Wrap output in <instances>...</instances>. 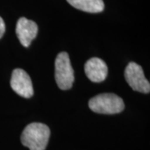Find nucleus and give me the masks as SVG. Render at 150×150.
Instances as JSON below:
<instances>
[{"mask_svg":"<svg viewBox=\"0 0 150 150\" xmlns=\"http://www.w3.org/2000/svg\"><path fill=\"white\" fill-rule=\"evenodd\" d=\"M50 137V129L41 123L28 124L23 131L21 142L29 150H45Z\"/></svg>","mask_w":150,"mask_h":150,"instance_id":"obj_1","label":"nucleus"},{"mask_svg":"<svg viewBox=\"0 0 150 150\" xmlns=\"http://www.w3.org/2000/svg\"><path fill=\"white\" fill-rule=\"evenodd\" d=\"M92 111L102 114H115L124 109L123 99L114 93H101L92 98L88 102Z\"/></svg>","mask_w":150,"mask_h":150,"instance_id":"obj_2","label":"nucleus"},{"mask_svg":"<svg viewBox=\"0 0 150 150\" xmlns=\"http://www.w3.org/2000/svg\"><path fill=\"white\" fill-rule=\"evenodd\" d=\"M55 80L62 90L70 89L74 82V69L66 52L59 53L55 59Z\"/></svg>","mask_w":150,"mask_h":150,"instance_id":"obj_3","label":"nucleus"},{"mask_svg":"<svg viewBox=\"0 0 150 150\" xmlns=\"http://www.w3.org/2000/svg\"><path fill=\"white\" fill-rule=\"evenodd\" d=\"M124 76L127 83L134 91L143 93H149V82L145 78L141 66L137 64L134 62L129 63L125 69Z\"/></svg>","mask_w":150,"mask_h":150,"instance_id":"obj_4","label":"nucleus"},{"mask_svg":"<svg viewBox=\"0 0 150 150\" xmlns=\"http://www.w3.org/2000/svg\"><path fill=\"white\" fill-rule=\"evenodd\" d=\"M10 85L12 89L23 98H29L33 95L31 79L29 75L21 69H16L13 71Z\"/></svg>","mask_w":150,"mask_h":150,"instance_id":"obj_5","label":"nucleus"},{"mask_svg":"<svg viewBox=\"0 0 150 150\" xmlns=\"http://www.w3.org/2000/svg\"><path fill=\"white\" fill-rule=\"evenodd\" d=\"M38 25L35 22L26 18H20L17 23L16 34L19 42L23 47L28 48L38 33Z\"/></svg>","mask_w":150,"mask_h":150,"instance_id":"obj_6","label":"nucleus"},{"mask_svg":"<svg viewBox=\"0 0 150 150\" xmlns=\"http://www.w3.org/2000/svg\"><path fill=\"white\" fill-rule=\"evenodd\" d=\"M86 76L93 83H100L106 79L108 66L106 63L98 58H92L86 62L84 66Z\"/></svg>","mask_w":150,"mask_h":150,"instance_id":"obj_7","label":"nucleus"},{"mask_svg":"<svg viewBox=\"0 0 150 150\" xmlns=\"http://www.w3.org/2000/svg\"><path fill=\"white\" fill-rule=\"evenodd\" d=\"M75 8L87 13H100L104 9L103 0H67Z\"/></svg>","mask_w":150,"mask_h":150,"instance_id":"obj_8","label":"nucleus"},{"mask_svg":"<svg viewBox=\"0 0 150 150\" xmlns=\"http://www.w3.org/2000/svg\"><path fill=\"white\" fill-rule=\"evenodd\" d=\"M4 33H5V23L4 19L0 17V38L4 36Z\"/></svg>","mask_w":150,"mask_h":150,"instance_id":"obj_9","label":"nucleus"}]
</instances>
